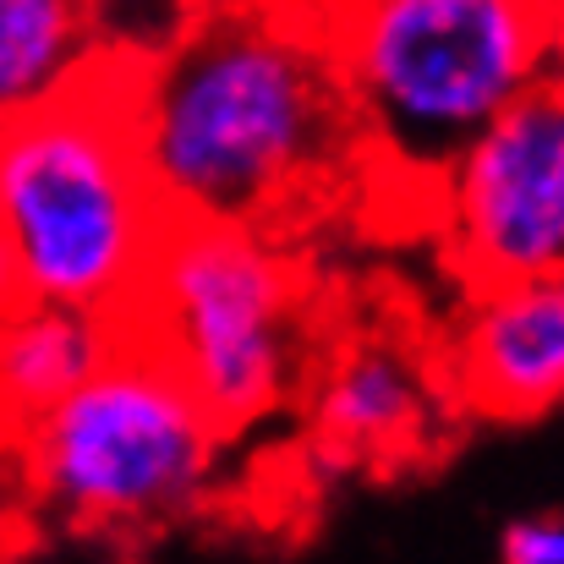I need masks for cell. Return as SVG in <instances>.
<instances>
[{"label": "cell", "mask_w": 564, "mask_h": 564, "mask_svg": "<svg viewBox=\"0 0 564 564\" xmlns=\"http://www.w3.org/2000/svg\"><path fill=\"white\" fill-rule=\"evenodd\" d=\"M132 132L171 214L296 230L362 176L324 0H197L132 61Z\"/></svg>", "instance_id": "obj_1"}, {"label": "cell", "mask_w": 564, "mask_h": 564, "mask_svg": "<svg viewBox=\"0 0 564 564\" xmlns=\"http://www.w3.org/2000/svg\"><path fill=\"white\" fill-rule=\"evenodd\" d=\"M171 219L132 132V61L99 55L66 94L0 127V236L17 296L127 324Z\"/></svg>", "instance_id": "obj_2"}, {"label": "cell", "mask_w": 564, "mask_h": 564, "mask_svg": "<svg viewBox=\"0 0 564 564\" xmlns=\"http://www.w3.org/2000/svg\"><path fill=\"white\" fill-rule=\"evenodd\" d=\"M362 176L438 192L460 149L564 44L543 0H324Z\"/></svg>", "instance_id": "obj_3"}, {"label": "cell", "mask_w": 564, "mask_h": 564, "mask_svg": "<svg viewBox=\"0 0 564 564\" xmlns=\"http://www.w3.org/2000/svg\"><path fill=\"white\" fill-rule=\"evenodd\" d=\"M127 329L236 438L313 378V274L285 230L176 214Z\"/></svg>", "instance_id": "obj_4"}, {"label": "cell", "mask_w": 564, "mask_h": 564, "mask_svg": "<svg viewBox=\"0 0 564 564\" xmlns=\"http://www.w3.org/2000/svg\"><path fill=\"white\" fill-rule=\"evenodd\" d=\"M28 494L72 532L176 527L214 494L225 433L132 329L66 400L6 433Z\"/></svg>", "instance_id": "obj_5"}, {"label": "cell", "mask_w": 564, "mask_h": 564, "mask_svg": "<svg viewBox=\"0 0 564 564\" xmlns=\"http://www.w3.org/2000/svg\"><path fill=\"white\" fill-rule=\"evenodd\" d=\"M433 214L466 291L564 274V61L460 149Z\"/></svg>", "instance_id": "obj_6"}, {"label": "cell", "mask_w": 564, "mask_h": 564, "mask_svg": "<svg viewBox=\"0 0 564 564\" xmlns=\"http://www.w3.org/2000/svg\"><path fill=\"white\" fill-rule=\"evenodd\" d=\"M455 405L494 422H532L564 405V274L466 291L449 340Z\"/></svg>", "instance_id": "obj_7"}, {"label": "cell", "mask_w": 564, "mask_h": 564, "mask_svg": "<svg viewBox=\"0 0 564 564\" xmlns=\"http://www.w3.org/2000/svg\"><path fill=\"white\" fill-rule=\"evenodd\" d=\"M318 449L335 460H411L427 449L438 394L394 340H357L307 378Z\"/></svg>", "instance_id": "obj_8"}, {"label": "cell", "mask_w": 564, "mask_h": 564, "mask_svg": "<svg viewBox=\"0 0 564 564\" xmlns=\"http://www.w3.org/2000/svg\"><path fill=\"white\" fill-rule=\"evenodd\" d=\"M127 340L121 318L66 307V302H33L17 296L0 307V411L6 433L66 400L83 378H94L110 351Z\"/></svg>", "instance_id": "obj_9"}, {"label": "cell", "mask_w": 564, "mask_h": 564, "mask_svg": "<svg viewBox=\"0 0 564 564\" xmlns=\"http://www.w3.org/2000/svg\"><path fill=\"white\" fill-rule=\"evenodd\" d=\"M99 55L94 0H0V127L66 94Z\"/></svg>", "instance_id": "obj_10"}, {"label": "cell", "mask_w": 564, "mask_h": 564, "mask_svg": "<svg viewBox=\"0 0 564 564\" xmlns=\"http://www.w3.org/2000/svg\"><path fill=\"white\" fill-rule=\"evenodd\" d=\"M499 560L505 564H564V521L560 516H532V521L505 527Z\"/></svg>", "instance_id": "obj_11"}, {"label": "cell", "mask_w": 564, "mask_h": 564, "mask_svg": "<svg viewBox=\"0 0 564 564\" xmlns=\"http://www.w3.org/2000/svg\"><path fill=\"white\" fill-rule=\"evenodd\" d=\"M17 302V280H11V258H6V236H0V307Z\"/></svg>", "instance_id": "obj_12"}, {"label": "cell", "mask_w": 564, "mask_h": 564, "mask_svg": "<svg viewBox=\"0 0 564 564\" xmlns=\"http://www.w3.org/2000/svg\"><path fill=\"white\" fill-rule=\"evenodd\" d=\"M543 11H549V22H554V33H560V44H564V0H543Z\"/></svg>", "instance_id": "obj_13"}, {"label": "cell", "mask_w": 564, "mask_h": 564, "mask_svg": "<svg viewBox=\"0 0 564 564\" xmlns=\"http://www.w3.org/2000/svg\"><path fill=\"white\" fill-rule=\"evenodd\" d=\"M0 449H6V411H0Z\"/></svg>", "instance_id": "obj_14"}]
</instances>
